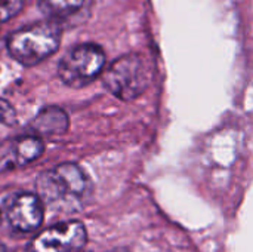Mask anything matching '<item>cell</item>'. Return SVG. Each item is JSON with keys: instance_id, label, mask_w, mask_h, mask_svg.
<instances>
[{"instance_id": "30bf717a", "label": "cell", "mask_w": 253, "mask_h": 252, "mask_svg": "<svg viewBox=\"0 0 253 252\" xmlns=\"http://www.w3.org/2000/svg\"><path fill=\"white\" fill-rule=\"evenodd\" d=\"M25 0H0V24L15 18L24 7Z\"/></svg>"}, {"instance_id": "3957f363", "label": "cell", "mask_w": 253, "mask_h": 252, "mask_svg": "<svg viewBox=\"0 0 253 252\" xmlns=\"http://www.w3.org/2000/svg\"><path fill=\"white\" fill-rule=\"evenodd\" d=\"M151 80L147 59L139 53H127L116 59L104 73V86L117 98L130 101L145 92Z\"/></svg>"}, {"instance_id": "277c9868", "label": "cell", "mask_w": 253, "mask_h": 252, "mask_svg": "<svg viewBox=\"0 0 253 252\" xmlns=\"http://www.w3.org/2000/svg\"><path fill=\"white\" fill-rule=\"evenodd\" d=\"M104 65V50L98 45L84 43L64 55L58 65V76L70 88H83L102 73Z\"/></svg>"}, {"instance_id": "9c48e42d", "label": "cell", "mask_w": 253, "mask_h": 252, "mask_svg": "<svg viewBox=\"0 0 253 252\" xmlns=\"http://www.w3.org/2000/svg\"><path fill=\"white\" fill-rule=\"evenodd\" d=\"M93 0H39V9L53 21H67L87 12Z\"/></svg>"}, {"instance_id": "52a82bcc", "label": "cell", "mask_w": 253, "mask_h": 252, "mask_svg": "<svg viewBox=\"0 0 253 252\" xmlns=\"http://www.w3.org/2000/svg\"><path fill=\"white\" fill-rule=\"evenodd\" d=\"M44 151V144L37 135H27L0 147V169H15L37 160Z\"/></svg>"}, {"instance_id": "5b68a950", "label": "cell", "mask_w": 253, "mask_h": 252, "mask_svg": "<svg viewBox=\"0 0 253 252\" xmlns=\"http://www.w3.org/2000/svg\"><path fill=\"white\" fill-rule=\"evenodd\" d=\"M87 232L82 221H62L39 233L30 244V252H82Z\"/></svg>"}, {"instance_id": "4fadbf2b", "label": "cell", "mask_w": 253, "mask_h": 252, "mask_svg": "<svg viewBox=\"0 0 253 252\" xmlns=\"http://www.w3.org/2000/svg\"><path fill=\"white\" fill-rule=\"evenodd\" d=\"M110 252H127L126 250H114V251H110Z\"/></svg>"}, {"instance_id": "8fae6325", "label": "cell", "mask_w": 253, "mask_h": 252, "mask_svg": "<svg viewBox=\"0 0 253 252\" xmlns=\"http://www.w3.org/2000/svg\"><path fill=\"white\" fill-rule=\"evenodd\" d=\"M16 122V111L13 108V105L0 98V125H6V126H10V125H15Z\"/></svg>"}, {"instance_id": "8992f818", "label": "cell", "mask_w": 253, "mask_h": 252, "mask_svg": "<svg viewBox=\"0 0 253 252\" xmlns=\"http://www.w3.org/2000/svg\"><path fill=\"white\" fill-rule=\"evenodd\" d=\"M44 208L37 193H19L7 205V223L19 233L36 232L43 223Z\"/></svg>"}, {"instance_id": "7a4b0ae2", "label": "cell", "mask_w": 253, "mask_h": 252, "mask_svg": "<svg viewBox=\"0 0 253 252\" xmlns=\"http://www.w3.org/2000/svg\"><path fill=\"white\" fill-rule=\"evenodd\" d=\"M61 43V25L49 19L24 27L7 37L10 56L22 65H36L56 52Z\"/></svg>"}, {"instance_id": "ba28073f", "label": "cell", "mask_w": 253, "mask_h": 252, "mask_svg": "<svg viewBox=\"0 0 253 252\" xmlns=\"http://www.w3.org/2000/svg\"><path fill=\"white\" fill-rule=\"evenodd\" d=\"M70 119L59 107H44L31 120L30 128L36 135H61L68 131Z\"/></svg>"}, {"instance_id": "6da1fadb", "label": "cell", "mask_w": 253, "mask_h": 252, "mask_svg": "<svg viewBox=\"0 0 253 252\" xmlns=\"http://www.w3.org/2000/svg\"><path fill=\"white\" fill-rule=\"evenodd\" d=\"M92 181L76 163H61L42 172L36 180V193L46 208L73 214L82 211L92 198Z\"/></svg>"}, {"instance_id": "7c38bea8", "label": "cell", "mask_w": 253, "mask_h": 252, "mask_svg": "<svg viewBox=\"0 0 253 252\" xmlns=\"http://www.w3.org/2000/svg\"><path fill=\"white\" fill-rule=\"evenodd\" d=\"M0 252H7V251H6V247H4V245H3L1 242H0Z\"/></svg>"}]
</instances>
